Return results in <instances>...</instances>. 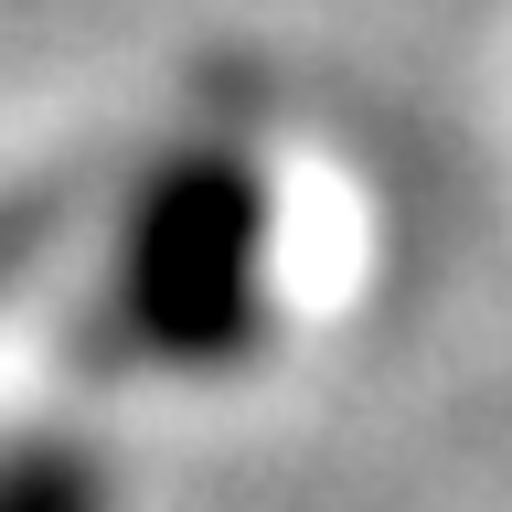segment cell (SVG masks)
I'll use <instances>...</instances> for the list:
<instances>
[{
  "label": "cell",
  "instance_id": "2",
  "mask_svg": "<svg viewBox=\"0 0 512 512\" xmlns=\"http://www.w3.org/2000/svg\"><path fill=\"white\" fill-rule=\"evenodd\" d=\"M0 512H96V470L64 448H22L0 459Z\"/></svg>",
  "mask_w": 512,
  "mask_h": 512
},
{
  "label": "cell",
  "instance_id": "1",
  "mask_svg": "<svg viewBox=\"0 0 512 512\" xmlns=\"http://www.w3.org/2000/svg\"><path fill=\"white\" fill-rule=\"evenodd\" d=\"M256 235L267 203L235 160H192L150 192L118 267V342L150 363H214L256 320Z\"/></svg>",
  "mask_w": 512,
  "mask_h": 512
},
{
  "label": "cell",
  "instance_id": "3",
  "mask_svg": "<svg viewBox=\"0 0 512 512\" xmlns=\"http://www.w3.org/2000/svg\"><path fill=\"white\" fill-rule=\"evenodd\" d=\"M54 224H64V192H32V203H0V288L22 278L32 256L54 246Z\"/></svg>",
  "mask_w": 512,
  "mask_h": 512
}]
</instances>
